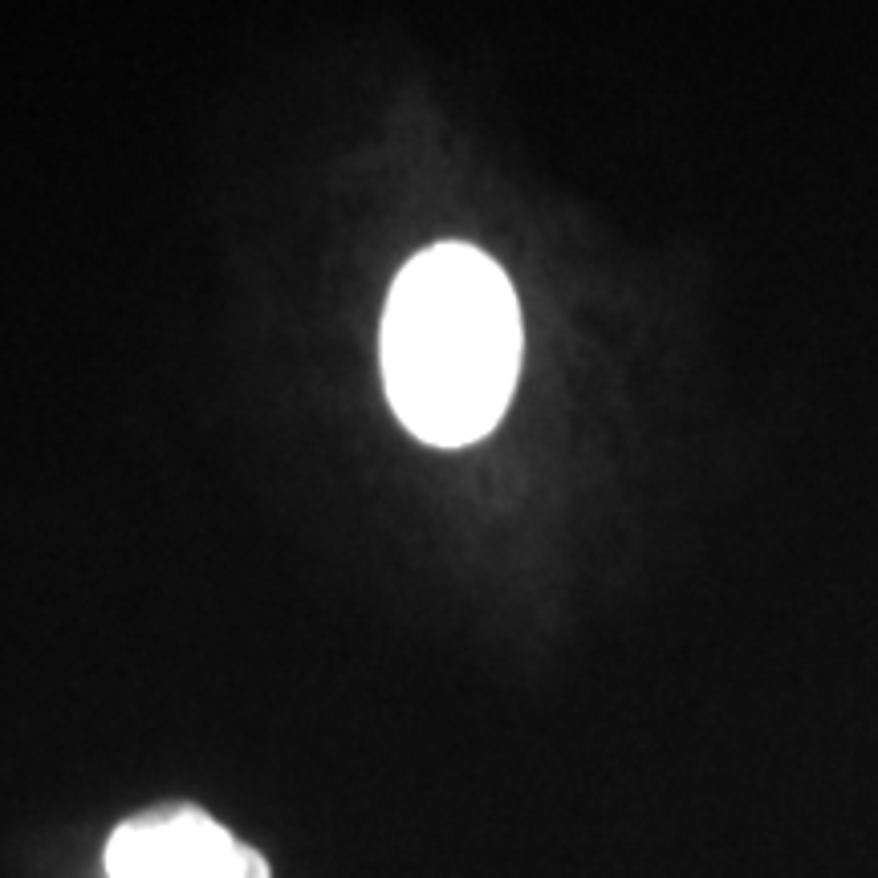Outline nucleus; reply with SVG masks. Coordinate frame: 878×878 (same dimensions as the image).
<instances>
[{
    "mask_svg": "<svg viewBox=\"0 0 878 878\" xmlns=\"http://www.w3.org/2000/svg\"><path fill=\"white\" fill-rule=\"evenodd\" d=\"M521 346V305L505 269L472 244H431L403 265L383 309L387 399L423 444H476L517 391Z\"/></svg>",
    "mask_w": 878,
    "mask_h": 878,
    "instance_id": "1",
    "label": "nucleus"
},
{
    "mask_svg": "<svg viewBox=\"0 0 878 878\" xmlns=\"http://www.w3.org/2000/svg\"><path fill=\"white\" fill-rule=\"evenodd\" d=\"M110 878H269L257 850L232 842L200 809L147 813L106 842Z\"/></svg>",
    "mask_w": 878,
    "mask_h": 878,
    "instance_id": "2",
    "label": "nucleus"
}]
</instances>
